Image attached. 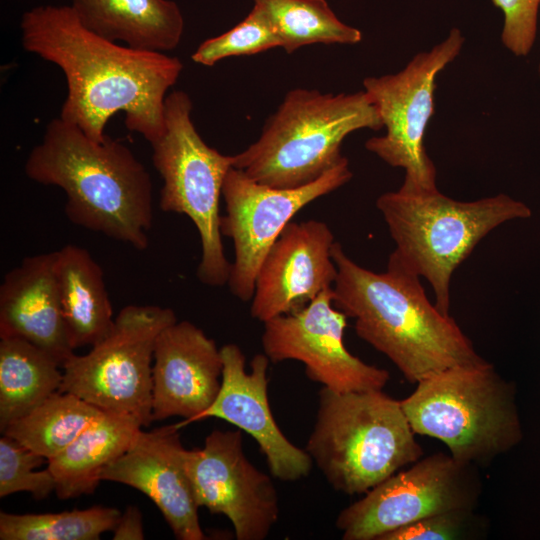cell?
Masks as SVG:
<instances>
[{
    "mask_svg": "<svg viewBox=\"0 0 540 540\" xmlns=\"http://www.w3.org/2000/svg\"><path fill=\"white\" fill-rule=\"evenodd\" d=\"M352 175L346 157L315 181L292 189L270 187L240 169L229 170L222 187L225 215L220 231L233 241L234 261L227 285L235 297L244 302L252 299L263 259L287 224L306 205L349 182Z\"/></svg>",
    "mask_w": 540,
    "mask_h": 540,
    "instance_id": "8fae6325",
    "label": "cell"
},
{
    "mask_svg": "<svg viewBox=\"0 0 540 540\" xmlns=\"http://www.w3.org/2000/svg\"><path fill=\"white\" fill-rule=\"evenodd\" d=\"M62 365L26 340H0V430L21 418L53 393L63 381Z\"/></svg>",
    "mask_w": 540,
    "mask_h": 540,
    "instance_id": "603a6c76",
    "label": "cell"
},
{
    "mask_svg": "<svg viewBox=\"0 0 540 540\" xmlns=\"http://www.w3.org/2000/svg\"><path fill=\"white\" fill-rule=\"evenodd\" d=\"M26 176L61 188L69 221L144 250L153 222L152 180L129 147L105 136L89 138L60 117L46 126L29 153Z\"/></svg>",
    "mask_w": 540,
    "mask_h": 540,
    "instance_id": "3957f363",
    "label": "cell"
},
{
    "mask_svg": "<svg viewBox=\"0 0 540 540\" xmlns=\"http://www.w3.org/2000/svg\"><path fill=\"white\" fill-rule=\"evenodd\" d=\"M472 511L425 517L383 535L379 540H451L463 536Z\"/></svg>",
    "mask_w": 540,
    "mask_h": 540,
    "instance_id": "f546056e",
    "label": "cell"
},
{
    "mask_svg": "<svg viewBox=\"0 0 540 540\" xmlns=\"http://www.w3.org/2000/svg\"><path fill=\"white\" fill-rule=\"evenodd\" d=\"M103 411L57 391L2 432L47 461L64 451Z\"/></svg>",
    "mask_w": 540,
    "mask_h": 540,
    "instance_id": "cb8c5ba5",
    "label": "cell"
},
{
    "mask_svg": "<svg viewBox=\"0 0 540 540\" xmlns=\"http://www.w3.org/2000/svg\"><path fill=\"white\" fill-rule=\"evenodd\" d=\"M336 243L319 220L291 221L266 254L256 276L251 316L262 323L296 312L332 288Z\"/></svg>",
    "mask_w": 540,
    "mask_h": 540,
    "instance_id": "9a60e30c",
    "label": "cell"
},
{
    "mask_svg": "<svg viewBox=\"0 0 540 540\" xmlns=\"http://www.w3.org/2000/svg\"><path fill=\"white\" fill-rule=\"evenodd\" d=\"M287 53L312 44H349L362 33L342 22L326 0H253Z\"/></svg>",
    "mask_w": 540,
    "mask_h": 540,
    "instance_id": "d4e9b609",
    "label": "cell"
},
{
    "mask_svg": "<svg viewBox=\"0 0 540 540\" xmlns=\"http://www.w3.org/2000/svg\"><path fill=\"white\" fill-rule=\"evenodd\" d=\"M333 303L354 319L358 337L387 356L411 383L442 370L485 362L450 315L432 304L420 277L389 256L378 273L353 261L336 242Z\"/></svg>",
    "mask_w": 540,
    "mask_h": 540,
    "instance_id": "7a4b0ae2",
    "label": "cell"
},
{
    "mask_svg": "<svg viewBox=\"0 0 540 540\" xmlns=\"http://www.w3.org/2000/svg\"><path fill=\"white\" fill-rule=\"evenodd\" d=\"M332 288L304 308L264 322L263 352L273 363L302 362L309 379L335 392L382 390L388 371L365 363L345 347L348 317L335 307Z\"/></svg>",
    "mask_w": 540,
    "mask_h": 540,
    "instance_id": "5bb4252c",
    "label": "cell"
},
{
    "mask_svg": "<svg viewBox=\"0 0 540 540\" xmlns=\"http://www.w3.org/2000/svg\"><path fill=\"white\" fill-rule=\"evenodd\" d=\"M538 70H539V77H540V63H539V69Z\"/></svg>",
    "mask_w": 540,
    "mask_h": 540,
    "instance_id": "1f68e13d",
    "label": "cell"
},
{
    "mask_svg": "<svg viewBox=\"0 0 540 540\" xmlns=\"http://www.w3.org/2000/svg\"><path fill=\"white\" fill-rule=\"evenodd\" d=\"M395 243L390 257L431 285L436 307L449 315L450 281L476 245L502 223L531 216L529 207L506 194L457 201L438 188H399L376 200Z\"/></svg>",
    "mask_w": 540,
    "mask_h": 540,
    "instance_id": "8992f818",
    "label": "cell"
},
{
    "mask_svg": "<svg viewBox=\"0 0 540 540\" xmlns=\"http://www.w3.org/2000/svg\"><path fill=\"white\" fill-rule=\"evenodd\" d=\"M142 427L132 416L103 411L64 451L48 460L57 497L92 494L102 471L129 448Z\"/></svg>",
    "mask_w": 540,
    "mask_h": 540,
    "instance_id": "7402d4cb",
    "label": "cell"
},
{
    "mask_svg": "<svg viewBox=\"0 0 540 540\" xmlns=\"http://www.w3.org/2000/svg\"><path fill=\"white\" fill-rule=\"evenodd\" d=\"M81 24L114 42L166 53L183 36L184 18L172 0H71Z\"/></svg>",
    "mask_w": 540,
    "mask_h": 540,
    "instance_id": "ffe728a7",
    "label": "cell"
},
{
    "mask_svg": "<svg viewBox=\"0 0 540 540\" xmlns=\"http://www.w3.org/2000/svg\"><path fill=\"white\" fill-rule=\"evenodd\" d=\"M183 464L198 507L223 514L238 540H264L279 518L271 478L243 451L241 430L211 431L199 449H185Z\"/></svg>",
    "mask_w": 540,
    "mask_h": 540,
    "instance_id": "4fadbf2b",
    "label": "cell"
},
{
    "mask_svg": "<svg viewBox=\"0 0 540 540\" xmlns=\"http://www.w3.org/2000/svg\"><path fill=\"white\" fill-rule=\"evenodd\" d=\"M416 384L400 400L412 430L442 441L457 461L488 463L520 440L512 387L487 360L442 370Z\"/></svg>",
    "mask_w": 540,
    "mask_h": 540,
    "instance_id": "52a82bcc",
    "label": "cell"
},
{
    "mask_svg": "<svg viewBox=\"0 0 540 540\" xmlns=\"http://www.w3.org/2000/svg\"><path fill=\"white\" fill-rule=\"evenodd\" d=\"M114 540L144 539L142 515L136 506H128L121 512L119 520L113 529Z\"/></svg>",
    "mask_w": 540,
    "mask_h": 540,
    "instance_id": "4dcf8cb0",
    "label": "cell"
},
{
    "mask_svg": "<svg viewBox=\"0 0 540 540\" xmlns=\"http://www.w3.org/2000/svg\"><path fill=\"white\" fill-rule=\"evenodd\" d=\"M170 308L127 305L109 333L84 355L63 364L60 392L72 393L105 412L129 415L149 426L152 360L160 332L176 322Z\"/></svg>",
    "mask_w": 540,
    "mask_h": 540,
    "instance_id": "9c48e42d",
    "label": "cell"
},
{
    "mask_svg": "<svg viewBox=\"0 0 540 540\" xmlns=\"http://www.w3.org/2000/svg\"><path fill=\"white\" fill-rule=\"evenodd\" d=\"M473 465L437 453L397 472L340 511L336 527L344 540H379L428 516L472 511L479 492Z\"/></svg>",
    "mask_w": 540,
    "mask_h": 540,
    "instance_id": "7c38bea8",
    "label": "cell"
},
{
    "mask_svg": "<svg viewBox=\"0 0 540 540\" xmlns=\"http://www.w3.org/2000/svg\"><path fill=\"white\" fill-rule=\"evenodd\" d=\"M305 450L331 487L349 495L368 492L423 454L399 400L382 390L326 387Z\"/></svg>",
    "mask_w": 540,
    "mask_h": 540,
    "instance_id": "5b68a950",
    "label": "cell"
},
{
    "mask_svg": "<svg viewBox=\"0 0 540 540\" xmlns=\"http://www.w3.org/2000/svg\"><path fill=\"white\" fill-rule=\"evenodd\" d=\"M223 369L221 387L213 403L193 422L219 418L248 433L266 457L270 473L286 482L307 477L313 461L305 449L294 445L277 425L268 399L270 360L256 354L246 371V358L236 344L220 348Z\"/></svg>",
    "mask_w": 540,
    "mask_h": 540,
    "instance_id": "2e32d148",
    "label": "cell"
},
{
    "mask_svg": "<svg viewBox=\"0 0 540 540\" xmlns=\"http://www.w3.org/2000/svg\"><path fill=\"white\" fill-rule=\"evenodd\" d=\"M177 424L138 432L129 448L101 473L139 490L158 507L179 540H204L198 506L183 464L185 450Z\"/></svg>",
    "mask_w": 540,
    "mask_h": 540,
    "instance_id": "e0dca14e",
    "label": "cell"
},
{
    "mask_svg": "<svg viewBox=\"0 0 540 540\" xmlns=\"http://www.w3.org/2000/svg\"><path fill=\"white\" fill-rule=\"evenodd\" d=\"M55 251L25 257L0 285V338L28 341L62 366L74 354L59 299Z\"/></svg>",
    "mask_w": 540,
    "mask_h": 540,
    "instance_id": "d6986e66",
    "label": "cell"
},
{
    "mask_svg": "<svg viewBox=\"0 0 540 540\" xmlns=\"http://www.w3.org/2000/svg\"><path fill=\"white\" fill-rule=\"evenodd\" d=\"M153 360V421L180 416L179 428L192 423L220 390V349L193 323L176 321L158 335Z\"/></svg>",
    "mask_w": 540,
    "mask_h": 540,
    "instance_id": "ac0fdd59",
    "label": "cell"
},
{
    "mask_svg": "<svg viewBox=\"0 0 540 540\" xmlns=\"http://www.w3.org/2000/svg\"><path fill=\"white\" fill-rule=\"evenodd\" d=\"M44 457L17 440L4 435L0 439V497L29 492L35 499H44L56 489V481L48 470L36 471Z\"/></svg>",
    "mask_w": 540,
    "mask_h": 540,
    "instance_id": "83f0119b",
    "label": "cell"
},
{
    "mask_svg": "<svg viewBox=\"0 0 540 540\" xmlns=\"http://www.w3.org/2000/svg\"><path fill=\"white\" fill-rule=\"evenodd\" d=\"M20 28L24 49L65 75L61 119L102 141L109 119L123 112L130 131L150 144L160 137L166 93L183 70L179 58L105 39L85 28L70 5L34 7Z\"/></svg>",
    "mask_w": 540,
    "mask_h": 540,
    "instance_id": "6da1fadb",
    "label": "cell"
},
{
    "mask_svg": "<svg viewBox=\"0 0 540 540\" xmlns=\"http://www.w3.org/2000/svg\"><path fill=\"white\" fill-rule=\"evenodd\" d=\"M503 15L501 41L515 56H527L537 34L540 0H492Z\"/></svg>",
    "mask_w": 540,
    "mask_h": 540,
    "instance_id": "f1b7e54d",
    "label": "cell"
},
{
    "mask_svg": "<svg viewBox=\"0 0 540 540\" xmlns=\"http://www.w3.org/2000/svg\"><path fill=\"white\" fill-rule=\"evenodd\" d=\"M464 36L452 28L429 51L419 52L395 74L366 77L364 91L378 110L386 132L368 139L365 147L405 176L401 189L413 192L437 189L436 168L428 156L424 136L434 113L437 75L459 55Z\"/></svg>",
    "mask_w": 540,
    "mask_h": 540,
    "instance_id": "30bf717a",
    "label": "cell"
},
{
    "mask_svg": "<svg viewBox=\"0 0 540 540\" xmlns=\"http://www.w3.org/2000/svg\"><path fill=\"white\" fill-rule=\"evenodd\" d=\"M280 45L269 22L253 6L249 14L232 29L202 42L192 54V60L204 66H213L227 57L253 55Z\"/></svg>",
    "mask_w": 540,
    "mask_h": 540,
    "instance_id": "4316f807",
    "label": "cell"
},
{
    "mask_svg": "<svg viewBox=\"0 0 540 540\" xmlns=\"http://www.w3.org/2000/svg\"><path fill=\"white\" fill-rule=\"evenodd\" d=\"M192 108L190 96L182 90L166 96L164 128L151 143L152 161L163 180L160 209L191 219L202 249L197 277L205 285L219 287L227 284L231 266L222 243L219 201L234 156L204 142L192 121Z\"/></svg>",
    "mask_w": 540,
    "mask_h": 540,
    "instance_id": "ba28073f",
    "label": "cell"
},
{
    "mask_svg": "<svg viewBox=\"0 0 540 540\" xmlns=\"http://www.w3.org/2000/svg\"><path fill=\"white\" fill-rule=\"evenodd\" d=\"M382 127L364 90L333 94L296 88L268 117L259 138L233 155V167L270 187L298 188L342 160L341 146L349 134Z\"/></svg>",
    "mask_w": 540,
    "mask_h": 540,
    "instance_id": "277c9868",
    "label": "cell"
},
{
    "mask_svg": "<svg viewBox=\"0 0 540 540\" xmlns=\"http://www.w3.org/2000/svg\"><path fill=\"white\" fill-rule=\"evenodd\" d=\"M121 512L93 506L59 513H0L1 540H97L113 531Z\"/></svg>",
    "mask_w": 540,
    "mask_h": 540,
    "instance_id": "484cf974",
    "label": "cell"
},
{
    "mask_svg": "<svg viewBox=\"0 0 540 540\" xmlns=\"http://www.w3.org/2000/svg\"><path fill=\"white\" fill-rule=\"evenodd\" d=\"M54 272L72 347L95 345L115 319L101 266L87 249L67 244L55 251Z\"/></svg>",
    "mask_w": 540,
    "mask_h": 540,
    "instance_id": "44dd1931",
    "label": "cell"
}]
</instances>
